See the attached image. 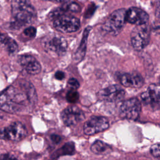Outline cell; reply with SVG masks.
Returning a JSON list of instances; mask_svg holds the SVG:
<instances>
[{
    "mask_svg": "<svg viewBox=\"0 0 160 160\" xmlns=\"http://www.w3.org/2000/svg\"><path fill=\"white\" fill-rule=\"evenodd\" d=\"M36 100V93L31 83L26 82L20 88L11 86L0 94V109L9 113L21 112Z\"/></svg>",
    "mask_w": 160,
    "mask_h": 160,
    "instance_id": "cell-1",
    "label": "cell"
},
{
    "mask_svg": "<svg viewBox=\"0 0 160 160\" xmlns=\"http://www.w3.org/2000/svg\"><path fill=\"white\" fill-rule=\"evenodd\" d=\"M11 28L19 29L31 24L36 18V11L29 0L11 1Z\"/></svg>",
    "mask_w": 160,
    "mask_h": 160,
    "instance_id": "cell-2",
    "label": "cell"
},
{
    "mask_svg": "<svg viewBox=\"0 0 160 160\" xmlns=\"http://www.w3.org/2000/svg\"><path fill=\"white\" fill-rule=\"evenodd\" d=\"M126 22V10L119 9L113 11L103 24V29L112 35L120 32Z\"/></svg>",
    "mask_w": 160,
    "mask_h": 160,
    "instance_id": "cell-3",
    "label": "cell"
},
{
    "mask_svg": "<svg viewBox=\"0 0 160 160\" xmlns=\"http://www.w3.org/2000/svg\"><path fill=\"white\" fill-rule=\"evenodd\" d=\"M150 27L148 23L136 25L131 32V41L132 47L137 51H141L149 43Z\"/></svg>",
    "mask_w": 160,
    "mask_h": 160,
    "instance_id": "cell-4",
    "label": "cell"
},
{
    "mask_svg": "<svg viewBox=\"0 0 160 160\" xmlns=\"http://www.w3.org/2000/svg\"><path fill=\"white\" fill-rule=\"evenodd\" d=\"M53 26L58 31L71 33L77 31L80 28V21L77 18L63 13L53 20Z\"/></svg>",
    "mask_w": 160,
    "mask_h": 160,
    "instance_id": "cell-5",
    "label": "cell"
},
{
    "mask_svg": "<svg viewBox=\"0 0 160 160\" xmlns=\"http://www.w3.org/2000/svg\"><path fill=\"white\" fill-rule=\"evenodd\" d=\"M27 134L25 126L20 122H14L8 126L0 129V138L13 142L22 140Z\"/></svg>",
    "mask_w": 160,
    "mask_h": 160,
    "instance_id": "cell-6",
    "label": "cell"
},
{
    "mask_svg": "<svg viewBox=\"0 0 160 160\" xmlns=\"http://www.w3.org/2000/svg\"><path fill=\"white\" fill-rule=\"evenodd\" d=\"M141 110V102L138 99L133 98L122 102L119 108V116L122 119L136 120Z\"/></svg>",
    "mask_w": 160,
    "mask_h": 160,
    "instance_id": "cell-7",
    "label": "cell"
},
{
    "mask_svg": "<svg viewBox=\"0 0 160 160\" xmlns=\"http://www.w3.org/2000/svg\"><path fill=\"white\" fill-rule=\"evenodd\" d=\"M142 102L153 109L160 108V84H152L141 94Z\"/></svg>",
    "mask_w": 160,
    "mask_h": 160,
    "instance_id": "cell-8",
    "label": "cell"
},
{
    "mask_svg": "<svg viewBox=\"0 0 160 160\" xmlns=\"http://www.w3.org/2000/svg\"><path fill=\"white\" fill-rule=\"evenodd\" d=\"M109 126L108 119L102 116H92L89 118L83 126L85 134L90 136L102 132Z\"/></svg>",
    "mask_w": 160,
    "mask_h": 160,
    "instance_id": "cell-9",
    "label": "cell"
},
{
    "mask_svg": "<svg viewBox=\"0 0 160 160\" xmlns=\"http://www.w3.org/2000/svg\"><path fill=\"white\" fill-rule=\"evenodd\" d=\"M125 95L124 90L119 86L114 84L101 89L97 94L101 101L109 102H116L121 101Z\"/></svg>",
    "mask_w": 160,
    "mask_h": 160,
    "instance_id": "cell-10",
    "label": "cell"
},
{
    "mask_svg": "<svg viewBox=\"0 0 160 160\" xmlns=\"http://www.w3.org/2000/svg\"><path fill=\"white\" fill-rule=\"evenodd\" d=\"M61 117L66 126H74L84 120V114L80 108L74 106L64 109Z\"/></svg>",
    "mask_w": 160,
    "mask_h": 160,
    "instance_id": "cell-11",
    "label": "cell"
},
{
    "mask_svg": "<svg viewBox=\"0 0 160 160\" xmlns=\"http://www.w3.org/2000/svg\"><path fill=\"white\" fill-rule=\"evenodd\" d=\"M18 61L19 64L29 74L36 75L41 71L40 63L31 55H21L19 56Z\"/></svg>",
    "mask_w": 160,
    "mask_h": 160,
    "instance_id": "cell-12",
    "label": "cell"
},
{
    "mask_svg": "<svg viewBox=\"0 0 160 160\" xmlns=\"http://www.w3.org/2000/svg\"><path fill=\"white\" fill-rule=\"evenodd\" d=\"M149 16L142 9L132 7L126 10V22L136 25H141L148 22Z\"/></svg>",
    "mask_w": 160,
    "mask_h": 160,
    "instance_id": "cell-13",
    "label": "cell"
},
{
    "mask_svg": "<svg viewBox=\"0 0 160 160\" xmlns=\"http://www.w3.org/2000/svg\"><path fill=\"white\" fill-rule=\"evenodd\" d=\"M121 84L127 88H139L144 84V79L141 74L132 73H123L119 76Z\"/></svg>",
    "mask_w": 160,
    "mask_h": 160,
    "instance_id": "cell-14",
    "label": "cell"
},
{
    "mask_svg": "<svg viewBox=\"0 0 160 160\" xmlns=\"http://www.w3.org/2000/svg\"><path fill=\"white\" fill-rule=\"evenodd\" d=\"M46 48L48 50L61 56L66 52L68 43L63 38L54 37L46 43Z\"/></svg>",
    "mask_w": 160,
    "mask_h": 160,
    "instance_id": "cell-15",
    "label": "cell"
},
{
    "mask_svg": "<svg viewBox=\"0 0 160 160\" xmlns=\"http://www.w3.org/2000/svg\"><path fill=\"white\" fill-rule=\"evenodd\" d=\"M91 29V27H88L84 29L83 32L82 38L80 42V44L73 56V59L76 62L81 61L85 56L86 51V44L88 42V38Z\"/></svg>",
    "mask_w": 160,
    "mask_h": 160,
    "instance_id": "cell-16",
    "label": "cell"
},
{
    "mask_svg": "<svg viewBox=\"0 0 160 160\" xmlns=\"http://www.w3.org/2000/svg\"><path fill=\"white\" fill-rule=\"evenodd\" d=\"M0 47H4L9 54H14L18 49L16 42L5 34L0 33Z\"/></svg>",
    "mask_w": 160,
    "mask_h": 160,
    "instance_id": "cell-17",
    "label": "cell"
},
{
    "mask_svg": "<svg viewBox=\"0 0 160 160\" xmlns=\"http://www.w3.org/2000/svg\"><path fill=\"white\" fill-rule=\"evenodd\" d=\"M75 151V146L73 142H69L64 144L62 147L56 151L54 155V158H58L60 156L64 155H72Z\"/></svg>",
    "mask_w": 160,
    "mask_h": 160,
    "instance_id": "cell-18",
    "label": "cell"
},
{
    "mask_svg": "<svg viewBox=\"0 0 160 160\" xmlns=\"http://www.w3.org/2000/svg\"><path fill=\"white\" fill-rule=\"evenodd\" d=\"M109 149H110L109 146H108L105 142L99 140H97L94 141V143L91 146V151L93 153L97 154L105 153Z\"/></svg>",
    "mask_w": 160,
    "mask_h": 160,
    "instance_id": "cell-19",
    "label": "cell"
},
{
    "mask_svg": "<svg viewBox=\"0 0 160 160\" xmlns=\"http://www.w3.org/2000/svg\"><path fill=\"white\" fill-rule=\"evenodd\" d=\"M79 94L76 89H70L66 94V100L70 103H76L79 100Z\"/></svg>",
    "mask_w": 160,
    "mask_h": 160,
    "instance_id": "cell-20",
    "label": "cell"
},
{
    "mask_svg": "<svg viewBox=\"0 0 160 160\" xmlns=\"http://www.w3.org/2000/svg\"><path fill=\"white\" fill-rule=\"evenodd\" d=\"M36 29L33 26H29L26 28L23 31L24 36L29 38H34L36 36Z\"/></svg>",
    "mask_w": 160,
    "mask_h": 160,
    "instance_id": "cell-21",
    "label": "cell"
},
{
    "mask_svg": "<svg viewBox=\"0 0 160 160\" xmlns=\"http://www.w3.org/2000/svg\"><path fill=\"white\" fill-rule=\"evenodd\" d=\"M150 152L155 158H160V144H153L150 148Z\"/></svg>",
    "mask_w": 160,
    "mask_h": 160,
    "instance_id": "cell-22",
    "label": "cell"
},
{
    "mask_svg": "<svg viewBox=\"0 0 160 160\" xmlns=\"http://www.w3.org/2000/svg\"><path fill=\"white\" fill-rule=\"evenodd\" d=\"M80 6L76 2H71L67 6L66 9L69 10L73 12H78L80 11Z\"/></svg>",
    "mask_w": 160,
    "mask_h": 160,
    "instance_id": "cell-23",
    "label": "cell"
},
{
    "mask_svg": "<svg viewBox=\"0 0 160 160\" xmlns=\"http://www.w3.org/2000/svg\"><path fill=\"white\" fill-rule=\"evenodd\" d=\"M68 85L72 89H77L79 88V83L78 82V81L74 78H71L68 80Z\"/></svg>",
    "mask_w": 160,
    "mask_h": 160,
    "instance_id": "cell-24",
    "label": "cell"
},
{
    "mask_svg": "<svg viewBox=\"0 0 160 160\" xmlns=\"http://www.w3.org/2000/svg\"><path fill=\"white\" fill-rule=\"evenodd\" d=\"M0 160H19V159L14 155L10 153H6V154H1L0 156Z\"/></svg>",
    "mask_w": 160,
    "mask_h": 160,
    "instance_id": "cell-25",
    "label": "cell"
},
{
    "mask_svg": "<svg viewBox=\"0 0 160 160\" xmlns=\"http://www.w3.org/2000/svg\"><path fill=\"white\" fill-rule=\"evenodd\" d=\"M155 16L160 19V0H155L154 3Z\"/></svg>",
    "mask_w": 160,
    "mask_h": 160,
    "instance_id": "cell-26",
    "label": "cell"
},
{
    "mask_svg": "<svg viewBox=\"0 0 160 160\" xmlns=\"http://www.w3.org/2000/svg\"><path fill=\"white\" fill-rule=\"evenodd\" d=\"M95 10V8H94V5H91L88 9H87L86 12V14H85V16L86 18H88L89 16H91L92 14H93V12Z\"/></svg>",
    "mask_w": 160,
    "mask_h": 160,
    "instance_id": "cell-27",
    "label": "cell"
},
{
    "mask_svg": "<svg viewBox=\"0 0 160 160\" xmlns=\"http://www.w3.org/2000/svg\"><path fill=\"white\" fill-rule=\"evenodd\" d=\"M54 77L58 80H62L65 78V74L61 71H58L55 73Z\"/></svg>",
    "mask_w": 160,
    "mask_h": 160,
    "instance_id": "cell-28",
    "label": "cell"
},
{
    "mask_svg": "<svg viewBox=\"0 0 160 160\" xmlns=\"http://www.w3.org/2000/svg\"><path fill=\"white\" fill-rule=\"evenodd\" d=\"M51 139L52 141V142H54V143H58L61 141V136H59L58 134H55L51 135Z\"/></svg>",
    "mask_w": 160,
    "mask_h": 160,
    "instance_id": "cell-29",
    "label": "cell"
},
{
    "mask_svg": "<svg viewBox=\"0 0 160 160\" xmlns=\"http://www.w3.org/2000/svg\"><path fill=\"white\" fill-rule=\"evenodd\" d=\"M152 30L156 34H160V22H158L152 26Z\"/></svg>",
    "mask_w": 160,
    "mask_h": 160,
    "instance_id": "cell-30",
    "label": "cell"
},
{
    "mask_svg": "<svg viewBox=\"0 0 160 160\" xmlns=\"http://www.w3.org/2000/svg\"><path fill=\"white\" fill-rule=\"evenodd\" d=\"M50 1H52L54 2H66L68 0H49Z\"/></svg>",
    "mask_w": 160,
    "mask_h": 160,
    "instance_id": "cell-31",
    "label": "cell"
},
{
    "mask_svg": "<svg viewBox=\"0 0 160 160\" xmlns=\"http://www.w3.org/2000/svg\"><path fill=\"white\" fill-rule=\"evenodd\" d=\"M159 81H160V79H159Z\"/></svg>",
    "mask_w": 160,
    "mask_h": 160,
    "instance_id": "cell-32",
    "label": "cell"
}]
</instances>
